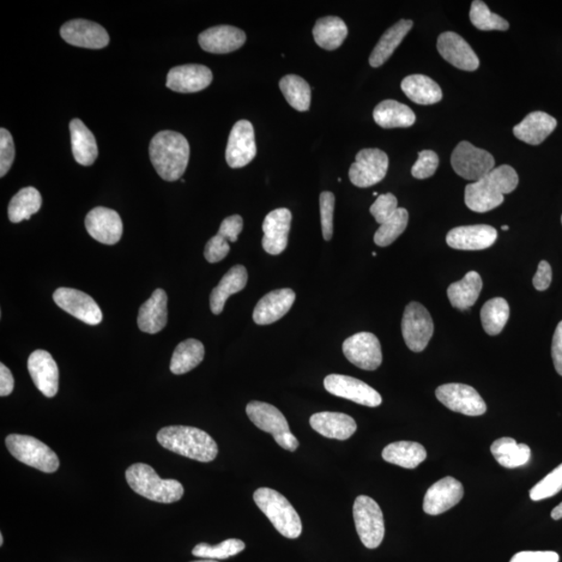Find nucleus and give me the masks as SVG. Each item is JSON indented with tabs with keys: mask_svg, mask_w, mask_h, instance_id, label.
Instances as JSON below:
<instances>
[{
	"mask_svg": "<svg viewBox=\"0 0 562 562\" xmlns=\"http://www.w3.org/2000/svg\"><path fill=\"white\" fill-rule=\"evenodd\" d=\"M518 185V173L510 165H503L476 183L465 186L464 202L476 213H487L500 207L504 195L515 191Z\"/></svg>",
	"mask_w": 562,
	"mask_h": 562,
	"instance_id": "nucleus-1",
	"label": "nucleus"
},
{
	"mask_svg": "<svg viewBox=\"0 0 562 562\" xmlns=\"http://www.w3.org/2000/svg\"><path fill=\"white\" fill-rule=\"evenodd\" d=\"M151 162L160 177L167 181L183 177L190 160V145L179 132L160 131L149 145Z\"/></svg>",
	"mask_w": 562,
	"mask_h": 562,
	"instance_id": "nucleus-2",
	"label": "nucleus"
},
{
	"mask_svg": "<svg viewBox=\"0 0 562 562\" xmlns=\"http://www.w3.org/2000/svg\"><path fill=\"white\" fill-rule=\"evenodd\" d=\"M156 439L165 449L197 462H213L218 455L214 439L196 427L168 426L161 429Z\"/></svg>",
	"mask_w": 562,
	"mask_h": 562,
	"instance_id": "nucleus-3",
	"label": "nucleus"
},
{
	"mask_svg": "<svg viewBox=\"0 0 562 562\" xmlns=\"http://www.w3.org/2000/svg\"><path fill=\"white\" fill-rule=\"evenodd\" d=\"M126 481L132 491L160 503H178L184 495V487L174 479H162L146 463H135L126 470Z\"/></svg>",
	"mask_w": 562,
	"mask_h": 562,
	"instance_id": "nucleus-4",
	"label": "nucleus"
},
{
	"mask_svg": "<svg viewBox=\"0 0 562 562\" xmlns=\"http://www.w3.org/2000/svg\"><path fill=\"white\" fill-rule=\"evenodd\" d=\"M253 499L278 533L288 539H298L302 533L301 518L285 495L274 489L261 487L257 489Z\"/></svg>",
	"mask_w": 562,
	"mask_h": 562,
	"instance_id": "nucleus-5",
	"label": "nucleus"
},
{
	"mask_svg": "<svg viewBox=\"0 0 562 562\" xmlns=\"http://www.w3.org/2000/svg\"><path fill=\"white\" fill-rule=\"evenodd\" d=\"M247 416L257 428L265 432L273 435L276 443L281 448L289 451H296L299 447L297 438L289 431L286 416L273 405L252 401L247 405Z\"/></svg>",
	"mask_w": 562,
	"mask_h": 562,
	"instance_id": "nucleus-6",
	"label": "nucleus"
},
{
	"mask_svg": "<svg viewBox=\"0 0 562 562\" xmlns=\"http://www.w3.org/2000/svg\"><path fill=\"white\" fill-rule=\"evenodd\" d=\"M5 445L18 461L41 471L53 473L59 467V457L50 447L29 435L10 434Z\"/></svg>",
	"mask_w": 562,
	"mask_h": 562,
	"instance_id": "nucleus-7",
	"label": "nucleus"
},
{
	"mask_svg": "<svg viewBox=\"0 0 562 562\" xmlns=\"http://www.w3.org/2000/svg\"><path fill=\"white\" fill-rule=\"evenodd\" d=\"M353 518L356 531L365 547L376 549L382 545L385 533L384 519L376 501L360 495L353 505Z\"/></svg>",
	"mask_w": 562,
	"mask_h": 562,
	"instance_id": "nucleus-8",
	"label": "nucleus"
},
{
	"mask_svg": "<svg viewBox=\"0 0 562 562\" xmlns=\"http://www.w3.org/2000/svg\"><path fill=\"white\" fill-rule=\"evenodd\" d=\"M402 335L405 344L414 352H422L431 342L434 325L431 313L419 302H410L402 318Z\"/></svg>",
	"mask_w": 562,
	"mask_h": 562,
	"instance_id": "nucleus-9",
	"label": "nucleus"
},
{
	"mask_svg": "<svg viewBox=\"0 0 562 562\" xmlns=\"http://www.w3.org/2000/svg\"><path fill=\"white\" fill-rule=\"evenodd\" d=\"M451 165L459 177L476 183L495 169V159L487 150L463 141L453 151Z\"/></svg>",
	"mask_w": 562,
	"mask_h": 562,
	"instance_id": "nucleus-10",
	"label": "nucleus"
},
{
	"mask_svg": "<svg viewBox=\"0 0 562 562\" xmlns=\"http://www.w3.org/2000/svg\"><path fill=\"white\" fill-rule=\"evenodd\" d=\"M389 156L378 148H366L356 154L350 167L349 178L359 187H368L380 183L388 173Z\"/></svg>",
	"mask_w": 562,
	"mask_h": 562,
	"instance_id": "nucleus-11",
	"label": "nucleus"
},
{
	"mask_svg": "<svg viewBox=\"0 0 562 562\" xmlns=\"http://www.w3.org/2000/svg\"><path fill=\"white\" fill-rule=\"evenodd\" d=\"M435 396L452 412L470 416H479L487 413V404L479 392L467 384L440 385L435 391Z\"/></svg>",
	"mask_w": 562,
	"mask_h": 562,
	"instance_id": "nucleus-12",
	"label": "nucleus"
},
{
	"mask_svg": "<svg viewBox=\"0 0 562 562\" xmlns=\"http://www.w3.org/2000/svg\"><path fill=\"white\" fill-rule=\"evenodd\" d=\"M324 388L332 395L365 405V407L377 408L383 403L382 396L372 386L346 375H328L324 379Z\"/></svg>",
	"mask_w": 562,
	"mask_h": 562,
	"instance_id": "nucleus-13",
	"label": "nucleus"
},
{
	"mask_svg": "<svg viewBox=\"0 0 562 562\" xmlns=\"http://www.w3.org/2000/svg\"><path fill=\"white\" fill-rule=\"evenodd\" d=\"M343 352L354 366L366 371L376 370L382 365V345L371 332H359L343 344Z\"/></svg>",
	"mask_w": 562,
	"mask_h": 562,
	"instance_id": "nucleus-14",
	"label": "nucleus"
},
{
	"mask_svg": "<svg viewBox=\"0 0 562 562\" xmlns=\"http://www.w3.org/2000/svg\"><path fill=\"white\" fill-rule=\"evenodd\" d=\"M257 143L255 129L249 121L240 120L234 125L228 138L226 162L229 167H245L256 158Z\"/></svg>",
	"mask_w": 562,
	"mask_h": 562,
	"instance_id": "nucleus-15",
	"label": "nucleus"
},
{
	"mask_svg": "<svg viewBox=\"0 0 562 562\" xmlns=\"http://www.w3.org/2000/svg\"><path fill=\"white\" fill-rule=\"evenodd\" d=\"M53 300L71 316L89 325H99L102 321V312L91 296L75 289L59 288L53 294Z\"/></svg>",
	"mask_w": 562,
	"mask_h": 562,
	"instance_id": "nucleus-16",
	"label": "nucleus"
},
{
	"mask_svg": "<svg viewBox=\"0 0 562 562\" xmlns=\"http://www.w3.org/2000/svg\"><path fill=\"white\" fill-rule=\"evenodd\" d=\"M60 36L67 44L89 50H101L110 42V36L100 24L83 20L66 22Z\"/></svg>",
	"mask_w": 562,
	"mask_h": 562,
	"instance_id": "nucleus-17",
	"label": "nucleus"
},
{
	"mask_svg": "<svg viewBox=\"0 0 562 562\" xmlns=\"http://www.w3.org/2000/svg\"><path fill=\"white\" fill-rule=\"evenodd\" d=\"M463 493L461 482L453 477H445L429 487L423 503V510L427 515L439 516L461 503Z\"/></svg>",
	"mask_w": 562,
	"mask_h": 562,
	"instance_id": "nucleus-18",
	"label": "nucleus"
},
{
	"mask_svg": "<svg viewBox=\"0 0 562 562\" xmlns=\"http://www.w3.org/2000/svg\"><path fill=\"white\" fill-rule=\"evenodd\" d=\"M84 223L91 237L102 244H117L123 237V220L116 210L102 207L95 208L87 215Z\"/></svg>",
	"mask_w": 562,
	"mask_h": 562,
	"instance_id": "nucleus-19",
	"label": "nucleus"
},
{
	"mask_svg": "<svg viewBox=\"0 0 562 562\" xmlns=\"http://www.w3.org/2000/svg\"><path fill=\"white\" fill-rule=\"evenodd\" d=\"M291 222V211L285 208L272 210L265 216L262 241L265 252L272 256H278L286 250Z\"/></svg>",
	"mask_w": 562,
	"mask_h": 562,
	"instance_id": "nucleus-20",
	"label": "nucleus"
},
{
	"mask_svg": "<svg viewBox=\"0 0 562 562\" xmlns=\"http://www.w3.org/2000/svg\"><path fill=\"white\" fill-rule=\"evenodd\" d=\"M213 82V74L207 66L187 64L169 71L167 88L178 93H196L207 89Z\"/></svg>",
	"mask_w": 562,
	"mask_h": 562,
	"instance_id": "nucleus-21",
	"label": "nucleus"
},
{
	"mask_svg": "<svg viewBox=\"0 0 562 562\" xmlns=\"http://www.w3.org/2000/svg\"><path fill=\"white\" fill-rule=\"evenodd\" d=\"M28 368L37 389L47 398L59 391V368L56 360L45 350H37L29 355Z\"/></svg>",
	"mask_w": 562,
	"mask_h": 562,
	"instance_id": "nucleus-22",
	"label": "nucleus"
},
{
	"mask_svg": "<svg viewBox=\"0 0 562 562\" xmlns=\"http://www.w3.org/2000/svg\"><path fill=\"white\" fill-rule=\"evenodd\" d=\"M438 51L447 62L464 71L479 67V59L467 41L453 32H446L438 39Z\"/></svg>",
	"mask_w": 562,
	"mask_h": 562,
	"instance_id": "nucleus-23",
	"label": "nucleus"
},
{
	"mask_svg": "<svg viewBox=\"0 0 562 562\" xmlns=\"http://www.w3.org/2000/svg\"><path fill=\"white\" fill-rule=\"evenodd\" d=\"M498 233L489 226H459L447 234V244L457 250H483L495 244Z\"/></svg>",
	"mask_w": 562,
	"mask_h": 562,
	"instance_id": "nucleus-24",
	"label": "nucleus"
},
{
	"mask_svg": "<svg viewBox=\"0 0 562 562\" xmlns=\"http://www.w3.org/2000/svg\"><path fill=\"white\" fill-rule=\"evenodd\" d=\"M295 299L293 289H275L258 301L253 312V320L257 325L273 324L291 310Z\"/></svg>",
	"mask_w": 562,
	"mask_h": 562,
	"instance_id": "nucleus-25",
	"label": "nucleus"
},
{
	"mask_svg": "<svg viewBox=\"0 0 562 562\" xmlns=\"http://www.w3.org/2000/svg\"><path fill=\"white\" fill-rule=\"evenodd\" d=\"M246 39L243 30L231 26H219L204 30L199 35L198 42L204 51L223 54L240 50Z\"/></svg>",
	"mask_w": 562,
	"mask_h": 562,
	"instance_id": "nucleus-26",
	"label": "nucleus"
},
{
	"mask_svg": "<svg viewBox=\"0 0 562 562\" xmlns=\"http://www.w3.org/2000/svg\"><path fill=\"white\" fill-rule=\"evenodd\" d=\"M167 304L168 297L164 289H155L139 311V328L150 335L158 334L164 329L168 321Z\"/></svg>",
	"mask_w": 562,
	"mask_h": 562,
	"instance_id": "nucleus-27",
	"label": "nucleus"
},
{
	"mask_svg": "<svg viewBox=\"0 0 562 562\" xmlns=\"http://www.w3.org/2000/svg\"><path fill=\"white\" fill-rule=\"evenodd\" d=\"M310 424L313 431L325 438L345 440L352 438L358 425L352 416L342 413H318L313 415Z\"/></svg>",
	"mask_w": 562,
	"mask_h": 562,
	"instance_id": "nucleus-28",
	"label": "nucleus"
},
{
	"mask_svg": "<svg viewBox=\"0 0 562 562\" xmlns=\"http://www.w3.org/2000/svg\"><path fill=\"white\" fill-rule=\"evenodd\" d=\"M556 126L558 121L547 113L534 112L513 128V134L525 143L540 145L552 134Z\"/></svg>",
	"mask_w": 562,
	"mask_h": 562,
	"instance_id": "nucleus-29",
	"label": "nucleus"
},
{
	"mask_svg": "<svg viewBox=\"0 0 562 562\" xmlns=\"http://www.w3.org/2000/svg\"><path fill=\"white\" fill-rule=\"evenodd\" d=\"M247 281L248 273L244 265H234L222 277L219 285L211 291L210 298V311L215 315H220L225 310L226 300L232 295L239 293L245 289Z\"/></svg>",
	"mask_w": 562,
	"mask_h": 562,
	"instance_id": "nucleus-30",
	"label": "nucleus"
},
{
	"mask_svg": "<svg viewBox=\"0 0 562 562\" xmlns=\"http://www.w3.org/2000/svg\"><path fill=\"white\" fill-rule=\"evenodd\" d=\"M72 153L78 164L91 166L99 156L98 143L95 137L80 119L70 123Z\"/></svg>",
	"mask_w": 562,
	"mask_h": 562,
	"instance_id": "nucleus-31",
	"label": "nucleus"
},
{
	"mask_svg": "<svg viewBox=\"0 0 562 562\" xmlns=\"http://www.w3.org/2000/svg\"><path fill=\"white\" fill-rule=\"evenodd\" d=\"M375 123L384 129L410 128L416 123L412 108L396 100H384L374 108Z\"/></svg>",
	"mask_w": 562,
	"mask_h": 562,
	"instance_id": "nucleus-32",
	"label": "nucleus"
},
{
	"mask_svg": "<svg viewBox=\"0 0 562 562\" xmlns=\"http://www.w3.org/2000/svg\"><path fill=\"white\" fill-rule=\"evenodd\" d=\"M401 89L415 104L429 106L438 104L443 99L442 89L431 77L413 75L405 77Z\"/></svg>",
	"mask_w": 562,
	"mask_h": 562,
	"instance_id": "nucleus-33",
	"label": "nucleus"
},
{
	"mask_svg": "<svg viewBox=\"0 0 562 562\" xmlns=\"http://www.w3.org/2000/svg\"><path fill=\"white\" fill-rule=\"evenodd\" d=\"M413 26L412 20H402L386 30L377 45L375 46L370 59H368L372 67H380L392 57Z\"/></svg>",
	"mask_w": 562,
	"mask_h": 562,
	"instance_id": "nucleus-34",
	"label": "nucleus"
},
{
	"mask_svg": "<svg viewBox=\"0 0 562 562\" xmlns=\"http://www.w3.org/2000/svg\"><path fill=\"white\" fill-rule=\"evenodd\" d=\"M482 287L481 276L477 272L471 271L462 281L452 283L447 294L453 307L459 311H467L479 300Z\"/></svg>",
	"mask_w": 562,
	"mask_h": 562,
	"instance_id": "nucleus-35",
	"label": "nucleus"
},
{
	"mask_svg": "<svg viewBox=\"0 0 562 562\" xmlns=\"http://www.w3.org/2000/svg\"><path fill=\"white\" fill-rule=\"evenodd\" d=\"M316 44L326 51H335L343 44L348 36L346 23L341 18L328 16L320 18L313 29Z\"/></svg>",
	"mask_w": 562,
	"mask_h": 562,
	"instance_id": "nucleus-36",
	"label": "nucleus"
},
{
	"mask_svg": "<svg viewBox=\"0 0 562 562\" xmlns=\"http://www.w3.org/2000/svg\"><path fill=\"white\" fill-rule=\"evenodd\" d=\"M427 457V452L421 444L416 442L392 443L386 446L383 451V458L385 462L399 465L405 469H416Z\"/></svg>",
	"mask_w": 562,
	"mask_h": 562,
	"instance_id": "nucleus-37",
	"label": "nucleus"
},
{
	"mask_svg": "<svg viewBox=\"0 0 562 562\" xmlns=\"http://www.w3.org/2000/svg\"><path fill=\"white\" fill-rule=\"evenodd\" d=\"M491 452L495 461L507 469L522 467L530 461L531 450L526 444H518L516 439L503 438L495 440Z\"/></svg>",
	"mask_w": 562,
	"mask_h": 562,
	"instance_id": "nucleus-38",
	"label": "nucleus"
},
{
	"mask_svg": "<svg viewBox=\"0 0 562 562\" xmlns=\"http://www.w3.org/2000/svg\"><path fill=\"white\" fill-rule=\"evenodd\" d=\"M205 350L203 344L194 338L178 344L171 360L170 370L175 375H183L202 364Z\"/></svg>",
	"mask_w": 562,
	"mask_h": 562,
	"instance_id": "nucleus-39",
	"label": "nucleus"
},
{
	"mask_svg": "<svg viewBox=\"0 0 562 562\" xmlns=\"http://www.w3.org/2000/svg\"><path fill=\"white\" fill-rule=\"evenodd\" d=\"M41 205L40 192L33 186L24 187L11 199L8 208L9 219L13 223L29 220L30 217L38 213Z\"/></svg>",
	"mask_w": 562,
	"mask_h": 562,
	"instance_id": "nucleus-40",
	"label": "nucleus"
},
{
	"mask_svg": "<svg viewBox=\"0 0 562 562\" xmlns=\"http://www.w3.org/2000/svg\"><path fill=\"white\" fill-rule=\"evenodd\" d=\"M280 88L288 104L295 110L299 112L310 110L312 89L304 78L295 75H286L281 78Z\"/></svg>",
	"mask_w": 562,
	"mask_h": 562,
	"instance_id": "nucleus-41",
	"label": "nucleus"
},
{
	"mask_svg": "<svg viewBox=\"0 0 562 562\" xmlns=\"http://www.w3.org/2000/svg\"><path fill=\"white\" fill-rule=\"evenodd\" d=\"M481 323L489 336H497L503 330L510 319V305L503 298H493L482 306Z\"/></svg>",
	"mask_w": 562,
	"mask_h": 562,
	"instance_id": "nucleus-42",
	"label": "nucleus"
},
{
	"mask_svg": "<svg viewBox=\"0 0 562 562\" xmlns=\"http://www.w3.org/2000/svg\"><path fill=\"white\" fill-rule=\"evenodd\" d=\"M408 225V211L403 208H398L388 220L377 229L374 234L375 244L380 247L389 246L400 237Z\"/></svg>",
	"mask_w": 562,
	"mask_h": 562,
	"instance_id": "nucleus-43",
	"label": "nucleus"
},
{
	"mask_svg": "<svg viewBox=\"0 0 562 562\" xmlns=\"http://www.w3.org/2000/svg\"><path fill=\"white\" fill-rule=\"evenodd\" d=\"M470 20L473 26L480 30H503L505 32L510 28L509 21L492 13L487 5L480 0H475L471 5Z\"/></svg>",
	"mask_w": 562,
	"mask_h": 562,
	"instance_id": "nucleus-44",
	"label": "nucleus"
},
{
	"mask_svg": "<svg viewBox=\"0 0 562 562\" xmlns=\"http://www.w3.org/2000/svg\"><path fill=\"white\" fill-rule=\"evenodd\" d=\"M245 543L240 540L231 539L219 543V545L210 546L209 543H199L193 549L192 554L196 558L207 559H226L232 556L243 551Z\"/></svg>",
	"mask_w": 562,
	"mask_h": 562,
	"instance_id": "nucleus-45",
	"label": "nucleus"
},
{
	"mask_svg": "<svg viewBox=\"0 0 562 562\" xmlns=\"http://www.w3.org/2000/svg\"><path fill=\"white\" fill-rule=\"evenodd\" d=\"M562 489V463L549 473L530 491V498L534 501H541L553 497Z\"/></svg>",
	"mask_w": 562,
	"mask_h": 562,
	"instance_id": "nucleus-46",
	"label": "nucleus"
},
{
	"mask_svg": "<svg viewBox=\"0 0 562 562\" xmlns=\"http://www.w3.org/2000/svg\"><path fill=\"white\" fill-rule=\"evenodd\" d=\"M335 203L334 193L325 191L320 195V211H321V226L325 241H330L334 234Z\"/></svg>",
	"mask_w": 562,
	"mask_h": 562,
	"instance_id": "nucleus-47",
	"label": "nucleus"
},
{
	"mask_svg": "<svg viewBox=\"0 0 562 562\" xmlns=\"http://www.w3.org/2000/svg\"><path fill=\"white\" fill-rule=\"evenodd\" d=\"M439 164V156L432 150H423L419 153V159L413 166L412 174L416 179L431 178Z\"/></svg>",
	"mask_w": 562,
	"mask_h": 562,
	"instance_id": "nucleus-48",
	"label": "nucleus"
},
{
	"mask_svg": "<svg viewBox=\"0 0 562 562\" xmlns=\"http://www.w3.org/2000/svg\"><path fill=\"white\" fill-rule=\"evenodd\" d=\"M398 210L397 198L388 193V194L379 195L370 208V213L375 218L378 225H383L385 220L395 213Z\"/></svg>",
	"mask_w": 562,
	"mask_h": 562,
	"instance_id": "nucleus-49",
	"label": "nucleus"
},
{
	"mask_svg": "<svg viewBox=\"0 0 562 562\" xmlns=\"http://www.w3.org/2000/svg\"><path fill=\"white\" fill-rule=\"evenodd\" d=\"M15 146L13 137L5 130H0V177L4 178L13 165Z\"/></svg>",
	"mask_w": 562,
	"mask_h": 562,
	"instance_id": "nucleus-50",
	"label": "nucleus"
},
{
	"mask_svg": "<svg viewBox=\"0 0 562 562\" xmlns=\"http://www.w3.org/2000/svg\"><path fill=\"white\" fill-rule=\"evenodd\" d=\"M229 251H231L229 241L217 234L205 246L204 257L209 263L216 264L225 259Z\"/></svg>",
	"mask_w": 562,
	"mask_h": 562,
	"instance_id": "nucleus-51",
	"label": "nucleus"
},
{
	"mask_svg": "<svg viewBox=\"0 0 562 562\" xmlns=\"http://www.w3.org/2000/svg\"><path fill=\"white\" fill-rule=\"evenodd\" d=\"M241 229H243V218L239 215H233L227 217L226 219L221 223L218 234H220L221 237L231 241V243H234V241H238Z\"/></svg>",
	"mask_w": 562,
	"mask_h": 562,
	"instance_id": "nucleus-52",
	"label": "nucleus"
},
{
	"mask_svg": "<svg viewBox=\"0 0 562 562\" xmlns=\"http://www.w3.org/2000/svg\"><path fill=\"white\" fill-rule=\"evenodd\" d=\"M511 562H559V555L553 551H524L513 556Z\"/></svg>",
	"mask_w": 562,
	"mask_h": 562,
	"instance_id": "nucleus-53",
	"label": "nucleus"
},
{
	"mask_svg": "<svg viewBox=\"0 0 562 562\" xmlns=\"http://www.w3.org/2000/svg\"><path fill=\"white\" fill-rule=\"evenodd\" d=\"M552 268L546 261H542L537 268L536 274L534 277V286L537 291H546L551 285Z\"/></svg>",
	"mask_w": 562,
	"mask_h": 562,
	"instance_id": "nucleus-54",
	"label": "nucleus"
},
{
	"mask_svg": "<svg viewBox=\"0 0 562 562\" xmlns=\"http://www.w3.org/2000/svg\"><path fill=\"white\" fill-rule=\"evenodd\" d=\"M552 359L556 372L562 376V321L558 325L554 332Z\"/></svg>",
	"mask_w": 562,
	"mask_h": 562,
	"instance_id": "nucleus-55",
	"label": "nucleus"
},
{
	"mask_svg": "<svg viewBox=\"0 0 562 562\" xmlns=\"http://www.w3.org/2000/svg\"><path fill=\"white\" fill-rule=\"evenodd\" d=\"M14 390V377L4 364L0 365V396H9Z\"/></svg>",
	"mask_w": 562,
	"mask_h": 562,
	"instance_id": "nucleus-56",
	"label": "nucleus"
},
{
	"mask_svg": "<svg viewBox=\"0 0 562 562\" xmlns=\"http://www.w3.org/2000/svg\"><path fill=\"white\" fill-rule=\"evenodd\" d=\"M551 517L553 519H556V521L562 518V503L555 507L551 512Z\"/></svg>",
	"mask_w": 562,
	"mask_h": 562,
	"instance_id": "nucleus-57",
	"label": "nucleus"
},
{
	"mask_svg": "<svg viewBox=\"0 0 562 562\" xmlns=\"http://www.w3.org/2000/svg\"><path fill=\"white\" fill-rule=\"evenodd\" d=\"M193 562H218V561L213 560V559H204V560H197V561H193Z\"/></svg>",
	"mask_w": 562,
	"mask_h": 562,
	"instance_id": "nucleus-58",
	"label": "nucleus"
},
{
	"mask_svg": "<svg viewBox=\"0 0 562 562\" xmlns=\"http://www.w3.org/2000/svg\"><path fill=\"white\" fill-rule=\"evenodd\" d=\"M4 545V536L3 534H0V546Z\"/></svg>",
	"mask_w": 562,
	"mask_h": 562,
	"instance_id": "nucleus-59",
	"label": "nucleus"
},
{
	"mask_svg": "<svg viewBox=\"0 0 562 562\" xmlns=\"http://www.w3.org/2000/svg\"><path fill=\"white\" fill-rule=\"evenodd\" d=\"M503 231H509L510 227L507 226H503Z\"/></svg>",
	"mask_w": 562,
	"mask_h": 562,
	"instance_id": "nucleus-60",
	"label": "nucleus"
},
{
	"mask_svg": "<svg viewBox=\"0 0 562 562\" xmlns=\"http://www.w3.org/2000/svg\"><path fill=\"white\" fill-rule=\"evenodd\" d=\"M373 195H374V196H377V195H378V193H377V192H374V193H373Z\"/></svg>",
	"mask_w": 562,
	"mask_h": 562,
	"instance_id": "nucleus-61",
	"label": "nucleus"
},
{
	"mask_svg": "<svg viewBox=\"0 0 562 562\" xmlns=\"http://www.w3.org/2000/svg\"><path fill=\"white\" fill-rule=\"evenodd\" d=\"M561 223H562V217H561Z\"/></svg>",
	"mask_w": 562,
	"mask_h": 562,
	"instance_id": "nucleus-62",
	"label": "nucleus"
}]
</instances>
